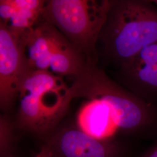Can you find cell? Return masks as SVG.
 <instances>
[{
  "instance_id": "8992f818",
  "label": "cell",
  "mask_w": 157,
  "mask_h": 157,
  "mask_svg": "<svg viewBox=\"0 0 157 157\" xmlns=\"http://www.w3.org/2000/svg\"><path fill=\"white\" fill-rule=\"evenodd\" d=\"M46 145L50 148L54 157H121L123 152L116 142L95 139L78 128L57 131Z\"/></svg>"
},
{
  "instance_id": "ba28073f",
  "label": "cell",
  "mask_w": 157,
  "mask_h": 157,
  "mask_svg": "<svg viewBox=\"0 0 157 157\" xmlns=\"http://www.w3.org/2000/svg\"><path fill=\"white\" fill-rule=\"evenodd\" d=\"M45 1L1 0L0 23L16 34L34 28L42 19Z\"/></svg>"
},
{
  "instance_id": "277c9868",
  "label": "cell",
  "mask_w": 157,
  "mask_h": 157,
  "mask_svg": "<svg viewBox=\"0 0 157 157\" xmlns=\"http://www.w3.org/2000/svg\"><path fill=\"white\" fill-rule=\"evenodd\" d=\"M111 0L45 1L42 19L79 51L88 63L96 65V48Z\"/></svg>"
},
{
  "instance_id": "7c38bea8",
  "label": "cell",
  "mask_w": 157,
  "mask_h": 157,
  "mask_svg": "<svg viewBox=\"0 0 157 157\" xmlns=\"http://www.w3.org/2000/svg\"><path fill=\"white\" fill-rule=\"evenodd\" d=\"M140 157H157V144L147 150Z\"/></svg>"
},
{
  "instance_id": "4fadbf2b",
  "label": "cell",
  "mask_w": 157,
  "mask_h": 157,
  "mask_svg": "<svg viewBox=\"0 0 157 157\" xmlns=\"http://www.w3.org/2000/svg\"><path fill=\"white\" fill-rule=\"evenodd\" d=\"M153 1V2L154 3H155L156 5L157 6V0H155V1Z\"/></svg>"
},
{
  "instance_id": "52a82bcc",
  "label": "cell",
  "mask_w": 157,
  "mask_h": 157,
  "mask_svg": "<svg viewBox=\"0 0 157 157\" xmlns=\"http://www.w3.org/2000/svg\"><path fill=\"white\" fill-rule=\"evenodd\" d=\"M117 75L126 89L157 106V42L119 67Z\"/></svg>"
},
{
  "instance_id": "5b68a950",
  "label": "cell",
  "mask_w": 157,
  "mask_h": 157,
  "mask_svg": "<svg viewBox=\"0 0 157 157\" xmlns=\"http://www.w3.org/2000/svg\"><path fill=\"white\" fill-rule=\"evenodd\" d=\"M29 72L19 37L0 23V105L4 112L13 106Z\"/></svg>"
},
{
  "instance_id": "7a4b0ae2",
  "label": "cell",
  "mask_w": 157,
  "mask_h": 157,
  "mask_svg": "<svg viewBox=\"0 0 157 157\" xmlns=\"http://www.w3.org/2000/svg\"><path fill=\"white\" fill-rule=\"evenodd\" d=\"M98 41L109 62L119 67L157 42V6L152 1L111 0Z\"/></svg>"
},
{
  "instance_id": "30bf717a",
  "label": "cell",
  "mask_w": 157,
  "mask_h": 157,
  "mask_svg": "<svg viewBox=\"0 0 157 157\" xmlns=\"http://www.w3.org/2000/svg\"><path fill=\"white\" fill-rule=\"evenodd\" d=\"M13 127L10 120L5 115L0 117V152L3 157L8 153L11 148L14 139Z\"/></svg>"
},
{
  "instance_id": "9c48e42d",
  "label": "cell",
  "mask_w": 157,
  "mask_h": 157,
  "mask_svg": "<svg viewBox=\"0 0 157 157\" xmlns=\"http://www.w3.org/2000/svg\"><path fill=\"white\" fill-rule=\"evenodd\" d=\"M78 128L84 133L101 140H111L119 132L109 107L103 101L87 100L77 116Z\"/></svg>"
},
{
  "instance_id": "8fae6325",
  "label": "cell",
  "mask_w": 157,
  "mask_h": 157,
  "mask_svg": "<svg viewBox=\"0 0 157 157\" xmlns=\"http://www.w3.org/2000/svg\"><path fill=\"white\" fill-rule=\"evenodd\" d=\"M34 157H54L50 148L47 145L43 147L39 153Z\"/></svg>"
},
{
  "instance_id": "3957f363",
  "label": "cell",
  "mask_w": 157,
  "mask_h": 157,
  "mask_svg": "<svg viewBox=\"0 0 157 157\" xmlns=\"http://www.w3.org/2000/svg\"><path fill=\"white\" fill-rule=\"evenodd\" d=\"M17 99L18 128L44 135L56 127L74 98L61 76L48 71H31L24 78Z\"/></svg>"
},
{
  "instance_id": "6da1fadb",
  "label": "cell",
  "mask_w": 157,
  "mask_h": 157,
  "mask_svg": "<svg viewBox=\"0 0 157 157\" xmlns=\"http://www.w3.org/2000/svg\"><path fill=\"white\" fill-rule=\"evenodd\" d=\"M70 88L74 98L105 102L119 132L142 138L157 137V106L112 80L96 65L87 63L73 76Z\"/></svg>"
}]
</instances>
